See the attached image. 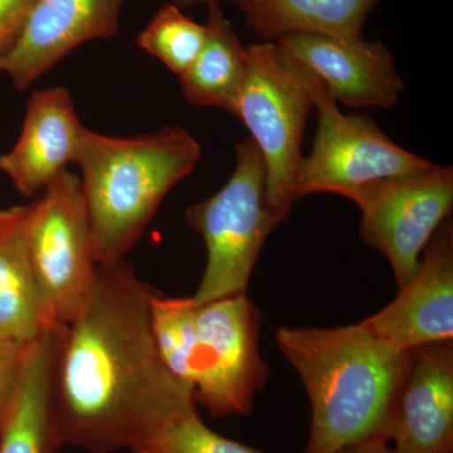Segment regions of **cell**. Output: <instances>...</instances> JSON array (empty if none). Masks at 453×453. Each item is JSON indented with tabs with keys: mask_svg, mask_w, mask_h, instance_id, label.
I'll return each mask as SVG.
<instances>
[{
	"mask_svg": "<svg viewBox=\"0 0 453 453\" xmlns=\"http://www.w3.org/2000/svg\"><path fill=\"white\" fill-rule=\"evenodd\" d=\"M153 288L124 259L97 265L94 285L65 329L55 408L62 445L91 453L133 449L187 414L195 390L178 380L155 344Z\"/></svg>",
	"mask_w": 453,
	"mask_h": 453,
	"instance_id": "obj_1",
	"label": "cell"
},
{
	"mask_svg": "<svg viewBox=\"0 0 453 453\" xmlns=\"http://www.w3.org/2000/svg\"><path fill=\"white\" fill-rule=\"evenodd\" d=\"M276 342L300 375L311 403L303 453H342L372 441L387 442V423L407 351L388 347L360 324L282 326Z\"/></svg>",
	"mask_w": 453,
	"mask_h": 453,
	"instance_id": "obj_2",
	"label": "cell"
},
{
	"mask_svg": "<svg viewBox=\"0 0 453 453\" xmlns=\"http://www.w3.org/2000/svg\"><path fill=\"white\" fill-rule=\"evenodd\" d=\"M196 140L179 127L112 138L83 129L76 163L96 265L121 261L173 187L195 172Z\"/></svg>",
	"mask_w": 453,
	"mask_h": 453,
	"instance_id": "obj_3",
	"label": "cell"
},
{
	"mask_svg": "<svg viewBox=\"0 0 453 453\" xmlns=\"http://www.w3.org/2000/svg\"><path fill=\"white\" fill-rule=\"evenodd\" d=\"M249 65L235 116L251 133L264 157L266 196L286 222L295 196V177L309 113L325 83L275 41L247 47Z\"/></svg>",
	"mask_w": 453,
	"mask_h": 453,
	"instance_id": "obj_4",
	"label": "cell"
},
{
	"mask_svg": "<svg viewBox=\"0 0 453 453\" xmlns=\"http://www.w3.org/2000/svg\"><path fill=\"white\" fill-rule=\"evenodd\" d=\"M187 222L207 249L201 285L190 303L246 294L262 247L282 222L267 201L264 157L250 136L235 145V168L226 186L190 205Z\"/></svg>",
	"mask_w": 453,
	"mask_h": 453,
	"instance_id": "obj_5",
	"label": "cell"
},
{
	"mask_svg": "<svg viewBox=\"0 0 453 453\" xmlns=\"http://www.w3.org/2000/svg\"><path fill=\"white\" fill-rule=\"evenodd\" d=\"M27 251L38 290L53 323L67 327L88 299L96 262L81 180L64 170L27 205Z\"/></svg>",
	"mask_w": 453,
	"mask_h": 453,
	"instance_id": "obj_6",
	"label": "cell"
},
{
	"mask_svg": "<svg viewBox=\"0 0 453 453\" xmlns=\"http://www.w3.org/2000/svg\"><path fill=\"white\" fill-rule=\"evenodd\" d=\"M362 211L360 235L383 253L398 288L412 280L423 251L453 207L452 166L384 178L348 190L344 196Z\"/></svg>",
	"mask_w": 453,
	"mask_h": 453,
	"instance_id": "obj_7",
	"label": "cell"
},
{
	"mask_svg": "<svg viewBox=\"0 0 453 453\" xmlns=\"http://www.w3.org/2000/svg\"><path fill=\"white\" fill-rule=\"evenodd\" d=\"M315 109L318 125L312 150L301 157L295 177L296 202L314 193L344 196L380 179L436 165L393 142L371 116L340 111L326 85L316 98Z\"/></svg>",
	"mask_w": 453,
	"mask_h": 453,
	"instance_id": "obj_8",
	"label": "cell"
},
{
	"mask_svg": "<svg viewBox=\"0 0 453 453\" xmlns=\"http://www.w3.org/2000/svg\"><path fill=\"white\" fill-rule=\"evenodd\" d=\"M195 306L196 403L217 418L246 416L270 375L258 349L261 314L246 294Z\"/></svg>",
	"mask_w": 453,
	"mask_h": 453,
	"instance_id": "obj_9",
	"label": "cell"
},
{
	"mask_svg": "<svg viewBox=\"0 0 453 453\" xmlns=\"http://www.w3.org/2000/svg\"><path fill=\"white\" fill-rule=\"evenodd\" d=\"M386 441L395 453H453L452 340L405 353Z\"/></svg>",
	"mask_w": 453,
	"mask_h": 453,
	"instance_id": "obj_10",
	"label": "cell"
},
{
	"mask_svg": "<svg viewBox=\"0 0 453 453\" xmlns=\"http://www.w3.org/2000/svg\"><path fill=\"white\" fill-rule=\"evenodd\" d=\"M363 327L398 351L453 338V231L446 219L431 238L412 280Z\"/></svg>",
	"mask_w": 453,
	"mask_h": 453,
	"instance_id": "obj_11",
	"label": "cell"
},
{
	"mask_svg": "<svg viewBox=\"0 0 453 453\" xmlns=\"http://www.w3.org/2000/svg\"><path fill=\"white\" fill-rule=\"evenodd\" d=\"M275 42L318 74L342 105L390 109L403 92V80L383 42L314 33H290Z\"/></svg>",
	"mask_w": 453,
	"mask_h": 453,
	"instance_id": "obj_12",
	"label": "cell"
},
{
	"mask_svg": "<svg viewBox=\"0 0 453 453\" xmlns=\"http://www.w3.org/2000/svg\"><path fill=\"white\" fill-rule=\"evenodd\" d=\"M122 3L35 0L16 44L0 59V71L23 91L86 42L118 35Z\"/></svg>",
	"mask_w": 453,
	"mask_h": 453,
	"instance_id": "obj_13",
	"label": "cell"
},
{
	"mask_svg": "<svg viewBox=\"0 0 453 453\" xmlns=\"http://www.w3.org/2000/svg\"><path fill=\"white\" fill-rule=\"evenodd\" d=\"M83 129L67 88L35 91L27 104L19 139L0 157V170L20 195L35 196L76 162Z\"/></svg>",
	"mask_w": 453,
	"mask_h": 453,
	"instance_id": "obj_14",
	"label": "cell"
},
{
	"mask_svg": "<svg viewBox=\"0 0 453 453\" xmlns=\"http://www.w3.org/2000/svg\"><path fill=\"white\" fill-rule=\"evenodd\" d=\"M65 330L33 340L19 383L0 422V453H57L62 445L55 408V375Z\"/></svg>",
	"mask_w": 453,
	"mask_h": 453,
	"instance_id": "obj_15",
	"label": "cell"
},
{
	"mask_svg": "<svg viewBox=\"0 0 453 453\" xmlns=\"http://www.w3.org/2000/svg\"><path fill=\"white\" fill-rule=\"evenodd\" d=\"M27 205L0 211V338L33 340L53 323L33 273L25 235Z\"/></svg>",
	"mask_w": 453,
	"mask_h": 453,
	"instance_id": "obj_16",
	"label": "cell"
},
{
	"mask_svg": "<svg viewBox=\"0 0 453 453\" xmlns=\"http://www.w3.org/2000/svg\"><path fill=\"white\" fill-rule=\"evenodd\" d=\"M207 41L195 64L179 76L188 103L219 107L235 116L246 80L249 55L219 4L208 7Z\"/></svg>",
	"mask_w": 453,
	"mask_h": 453,
	"instance_id": "obj_17",
	"label": "cell"
},
{
	"mask_svg": "<svg viewBox=\"0 0 453 453\" xmlns=\"http://www.w3.org/2000/svg\"><path fill=\"white\" fill-rule=\"evenodd\" d=\"M377 0H256L243 11L256 35L276 41L290 33L363 38V26Z\"/></svg>",
	"mask_w": 453,
	"mask_h": 453,
	"instance_id": "obj_18",
	"label": "cell"
},
{
	"mask_svg": "<svg viewBox=\"0 0 453 453\" xmlns=\"http://www.w3.org/2000/svg\"><path fill=\"white\" fill-rule=\"evenodd\" d=\"M150 318L164 365L178 380L195 390L196 306L189 297H166L153 291Z\"/></svg>",
	"mask_w": 453,
	"mask_h": 453,
	"instance_id": "obj_19",
	"label": "cell"
},
{
	"mask_svg": "<svg viewBox=\"0 0 453 453\" xmlns=\"http://www.w3.org/2000/svg\"><path fill=\"white\" fill-rule=\"evenodd\" d=\"M207 27L184 16L177 5H163L140 32L136 44L163 62L173 73H186L207 41Z\"/></svg>",
	"mask_w": 453,
	"mask_h": 453,
	"instance_id": "obj_20",
	"label": "cell"
},
{
	"mask_svg": "<svg viewBox=\"0 0 453 453\" xmlns=\"http://www.w3.org/2000/svg\"><path fill=\"white\" fill-rule=\"evenodd\" d=\"M131 453H262L220 436L203 423L198 412L181 417L130 449Z\"/></svg>",
	"mask_w": 453,
	"mask_h": 453,
	"instance_id": "obj_21",
	"label": "cell"
},
{
	"mask_svg": "<svg viewBox=\"0 0 453 453\" xmlns=\"http://www.w3.org/2000/svg\"><path fill=\"white\" fill-rule=\"evenodd\" d=\"M33 340L0 338V422L16 393Z\"/></svg>",
	"mask_w": 453,
	"mask_h": 453,
	"instance_id": "obj_22",
	"label": "cell"
},
{
	"mask_svg": "<svg viewBox=\"0 0 453 453\" xmlns=\"http://www.w3.org/2000/svg\"><path fill=\"white\" fill-rule=\"evenodd\" d=\"M35 3V0H0V59L13 49Z\"/></svg>",
	"mask_w": 453,
	"mask_h": 453,
	"instance_id": "obj_23",
	"label": "cell"
},
{
	"mask_svg": "<svg viewBox=\"0 0 453 453\" xmlns=\"http://www.w3.org/2000/svg\"><path fill=\"white\" fill-rule=\"evenodd\" d=\"M342 453H395L389 443L383 441H372V442L363 443V445L351 447Z\"/></svg>",
	"mask_w": 453,
	"mask_h": 453,
	"instance_id": "obj_24",
	"label": "cell"
},
{
	"mask_svg": "<svg viewBox=\"0 0 453 453\" xmlns=\"http://www.w3.org/2000/svg\"><path fill=\"white\" fill-rule=\"evenodd\" d=\"M172 4L177 5L178 8H190L198 4H205L207 7L213 4H219V0H170Z\"/></svg>",
	"mask_w": 453,
	"mask_h": 453,
	"instance_id": "obj_25",
	"label": "cell"
},
{
	"mask_svg": "<svg viewBox=\"0 0 453 453\" xmlns=\"http://www.w3.org/2000/svg\"><path fill=\"white\" fill-rule=\"evenodd\" d=\"M226 2L234 3V4L240 5L242 11H246L247 8L251 7L256 0H226Z\"/></svg>",
	"mask_w": 453,
	"mask_h": 453,
	"instance_id": "obj_26",
	"label": "cell"
}]
</instances>
